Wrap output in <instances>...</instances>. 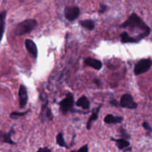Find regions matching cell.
I'll use <instances>...</instances> for the list:
<instances>
[{"label":"cell","instance_id":"1","mask_svg":"<svg viewBox=\"0 0 152 152\" xmlns=\"http://www.w3.org/2000/svg\"><path fill=\"white\" fill-rule=\"evenodd\" d=\"M120 28H129L131 30L139 31L146 37L151 33V28L144 22V21L136 13H132L129 16V18L122 25H120Z\"/></svg>","mask_w":152,"mask_h":152},{"label":"cell","instance_id":"2","mask_svg":"<svg viewBox=\"0 0 152 152\" xmlns=\"http://www.w3.org/2000/svg\"><path fill=\"white\" fill-rule=\"evenodd\" d=\"M37 26V21L34 19H29L21 22L15 28V34L17 36L26 35L32 32Z\"/></svg>","mask_w":152,"mask_h":152},{"label":"cell","instance_id":"3","mask_svg":"<svg viewBox=\"0 0 152 152\" xmlns=\"http://www.w3.org/2000/svg\"><path fill=\"white\" fill-rule=\"evenodd\" d=\"M152 62L150 59H142L140 60L135 65L134 72L136 76H139L140 74L147 72L151 68Z\"/></svg>","mask_w":152,"mask_h":152},{"label":"cell","instance_id":"4","mask_svg":"<svg viewBox=\"0 0 152 152\" xmlns=\"http://www.w3.org/2000/svg\"><path fill=\"white\" fill-rule=\"evenodd\" d=\"M74 103V96L71 93H68L66 95L65 98L62 99L60 102H59V108H60V111H62L63 114H66L68 111H71L73 108V105Z\"/></svg>","mask_w":152,"mask_h":152},{"label":"cell","instance_id":"5","mask_svg":"<svg viewBox=\"0 0 152 152\" xmlns=\"http://www.w3.org/2000/svg\"><path fill=\"white\" fill-rule=\"evenodd\" d=\"M120 106L127 109H136L137 103L134 100V98L129 94H125L122 96L120 102Z\"/></svg>","mask_w":152,"mask_h":152},{"label":"cell","instance_id":"6","mask_svg":"<svg viewBox=\"0 0 152 152\" xmlns=\"http://www.w3.org/2000/svg\"><path fill=\"white\" fill-rule=\"evenodd\" d=\"M80 14V10L77 6H67L65 8V16L68 20H76Z\"/></svg>","mask_w":152,"mask_h":152},{"label":"cell","instance_id":"7","mask_svg":"<svg viewBox=\"0 0 152 152\" xmlns=\"http://www.w3.org/2000/svg\"><path fill=\"white\" fill-rule=\"evenodd\" d=\"M19 106L21 108H24L27 105L28 101V95L27 88L25 86H20L19 90Z\"/></svg>","mask_w":152,"mask_h":152},{"label":"cell","instance_id":"8","mask_svg":"<svg viewBox=\"0 0 152 152\" xmlns=\"http://www.w3.org/2000/svg\"><path fill=\"white\" fill-rule=\"evenodd\" d=\"M25 47H26V49L28 51V53L34 59H37V56H38V49H37V46L35 44V42L32 39H28L25 40Z\"/></svg>","mask_w":152,"mask_h":152},{"label":"cell","instance_id":"9","mask_svg":"<svg viewBox=\"0 0 152 152\" xmlns=\"http://www.w3.org/2000/svg\"><path fill=\"white\" fill-rule=\"evenodd\" d=\"M15 133L13 129H12L10 130V132L8 133H4V132H0V142H2V143H7L10 144V145H16V142L11 139L12 134Z\"/></svg>","mask_w":152,"mask_h":152},{"label":"cell","instance_id":"10","mask_svg":"<svg viewBox=\"0 0 152 152\" xmlns=\"http://www.w3.org/2000/svg\"><path fill=\"white\" fill-rule=\"evenodd\" d=\"M41 119L42 120L43 119L45 118L46 120H50L51 121L53 120V114H52L51 110H50V108H48V101L45 102V103L42 104V108H41Z\"/></svg>","mask_w":152,"mask_h":152},{"label":"cell","instance_id":"11","mask_svg":"<svg viewBox=\"0 0 152 152\" xmlns=\"http://www.w3.org/2000/svg\"><path fill=\"white\" fill-rule=\"evenodd\" d=\"M111 140L114 141V142H115L117 147L118 148L119 150H120V151H124L126 148L130 147V142H129L128 140L123 139V138H118V139H116V138L111 137Z\"/></svg>","mask_w":152,"mask_h":152},{"label":"cell","instance_id":"12","mask_svg":"<svg viewBox=\"0 0 152 152\" xmlns=\"http://www.w3.org/2000/svg\"><path fill=\"white\" fill-rule=\"evenodd\" d=\"M85 64L88 66H90L91 68H94L96 70H100L102 67V63L100 60H98V59H93V58H87V59H85L84 61Z\"/></svg>","mask_w":152,"mask_h":152},{"label":"cell","instance_id":"13","mask_svg":"<svg viewBox=\"0 0 152 152\" xmlns=\"http://www.w3.org/2000/svg\"><path fill=\"white\" fill-rule=\"evenodd\" d=\"M123 121V117H115L112 114H108L104 118V123L106 124H117Z\"/></svg>","mask_w":152,"mask_h":152},{"label":"cell","instance_id":"14","mask_svg":"<svg viewBox=\"0 0 152 152\" xmlns=\"http://www.w3.org/2000/svg\"><path fill=\"white\" fill-rule=\"evenodd\" d=\"M6 16H7V11L6 10H2L0 13V42L2 39L3 35H4V33Z\"/></svg>","mask_w":152,"mask_h":152},{"label":"cell","instance_id":"15","mask_svg":"<svg viewBox=\"0 0 152 152\" xmlns=\"http://www.w3.org/2000/svg\"><path fill=\"white\" fill-rule=\"evenodd\" d=\"M122 43H137L140 42L136 37H132L128 34L127 32H123L120 34Z\"/></svg>","mask_w":152,"mask_h":152},{"label":"cell","instance_id":"16","mask_svg":"<svg viewBox=\"0 0 152 152\" xmlns=\"http://www.w3.org/2000/svg\"><path fill=\"white\" fill-rule=\"evenodd\" d=\"M100 108H101V105H100V106L98 107V108H96L95 111H94V112L92 113V114L91 115L90 118H89L88 120L87 125H86V128H87L88 130H90V129H91V126H92V124H93V123L94 121H96V120H97L98 115H99V109H100Z\"/></svg>","mask_w":152,"mask_h":152},{"label":"cell","instance_id":"17","mask_svg":"<svg viewBox=\"0 0 152 152\" xmlns=\"http://www.w3.org/2000/svg\"><path fill=\"white\" fill-rule=\"evenodd\" d=\"M76 105H77V106L80 107V108H82L84 110H88L90 108V102H89L88 99L86 96H81L77 100Z\"/></svg>","mask_w":152,"mask_h":152},{"label":"cell","instance_id":"18","mask_svg":"<svg viewBox=\"0 0 152 152\" xmlns=\"http://www.w3.org/2000/svg\"><path fill=\"white\" fill-rule=\"evenodd\" d=\"M80 25L86 30L93 31L95 28V23L93 20L91 19H86V20L80 21Z\"/></svg>","mask_w":152,"mask_h":152},{"label":"cell","instance_id":"19","mask_svg":"<svg viewBox=\"0 0 152 152\" xmlns=\"http://www.w3.org/2000/svg\"><path fill=\"white\" fill-rule=\"evenodd\" d=\"M56 142L59 146L62 147V148H69V146L68 145V144L65 142V139L63 137V134L62 132H59L57 134L56 137Z\"/></svg>","mask_w":152,"mask_h":152},{"label":"cell","instance_id":"20","mask_svg":"<svg viewBox=\"0 0 152 152\" xmlns=\"http://www.w3.org/2000/svg\"><path fill=\"white\" fill-rule=\"evenodd\" d=\"M28 112H29V111H25V112H16V111H14V112L11 113V114H10V118L12 119H16L18 118V117H23V116L26 115Z\"/></svg>","mask_w":152,"mask_h":152},{"label":"cell","instance_id":"21","mask_svg":"<svg viewBox=\"0 0 152 152\" xmlns=\"http://www.w3.org/2000/svg\"><path fill=\"white\" fill-rule=\"evenodd\" d=\"M120 136L121 137V138H123V139L126 140H129L132 137L131 135L129 133H127V132L124 129H123V128H121L120 130Z\"/></svg>","mask_w":152,"mask_h":152},{"label":"cell","instance_id":"22","mask_svg":"<svg viewBox=\"0 0 152 152\" xmlns=\"http://www.w3.org/2000/svg\"><path fill=\"white\" fill-rule=\"evenodd\" d=\"M142 127H143V129L147 132V133H146L147 136H149L150 134L152 132V128L150 126V125L148 124V123H147V122L145 121L142 123Z\"/></svg>","mask_w":152,"mask_h":152},{"label":"cell","instance_id":"23","mask_svg":"<svg viewBox=\"0 0 152 152\" xmlns=\"http://www.w3.org/2000/svg\"><path fill=\"white\" fill-rule=\"evenodd\" d=\"M89 151V148H88V145H84L81 147V148H79L77 150V152H88Z\"/></svg>","mask_w":152,"mask_h":152},{"label":"cell","instance_id":"24","mask_svg":"<svg viewBox=\"0 0 152 152\" xmlns=\"http://www.w3.org/2000/svg\"><path fill=\"white\" fill-rule=\"evenodd\" d=\"M108 9V7H107L106 4H100V8H99V13H104Z\"/></svg>","mask_w":152,"mask_h":152},{"label":"cell","instance_id":"25","mask_svg":"<svg viewBox=\"0 0 152 152\" xmlns=\"http://www.w3.org/2000/svg\"><path fill=\"white\" fill-rule=\"evenodd\" d=\"M36 152H52V149L49 148L48 147H43L39 148Z\"/></svg>","mask_w":152,"mask_h":152},{"label":"cell","instance_id":"26","mask_svg":"<svg viewBox=\"0 0 152 152\" xmlns=\"http://www.w3.org/2000/svg\"><path fill=\"white\" fill-rule=\"evenodd\" d=\"M110 103H111L113 106H119L118 102H117V100H115V99H113V100H111V102H110Z\"/></svg>","mask_w":152,"mask_h":152},{"label":"cell","instance_id":"27","mask_svg":"<svg viewBox=\"0 0 152 152\" xmlns=\"http://www.w3.org/2000/svg\"><path fill=\"white\" fill-rule=\"evenodd\" d=\"M94 83H96V84H97V86H99V80H94Z\"/></svg>","mask_w":152,"mask_h":152},{"label":"cell","instance_id":"28","mask_svg":"<svg viewBox=\"0 0 152 152\" xmlns=\"http://www.w3.org/2000/svg\"><path fill=\"white\" fill-rule=\"evenodd\" d=\"M69 152H77V151H69Z\"/></svg>","mask_w":152,"mask_h":152}]
</instances>
